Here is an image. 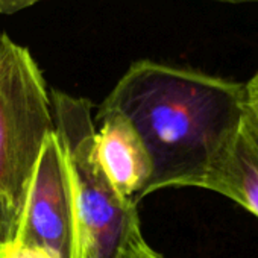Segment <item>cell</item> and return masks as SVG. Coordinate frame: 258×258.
I'll return each mask as SVG.
<instances>
[{
    "label": "cell",
    "mask_w": 258,
    "mask_h": 258,
    "mask_svg": "<svg viewBox=\"0 0 258 258\" xmlns=\"http://www.w3.org/2000/svg\"><path fill=\"white\" fill-rule=\"evenodd\" d=\"M99 111L126 117L140 134L152 173L145 198L214 181L247 114L244 84L149 59L129 66Z\"/></svg>",
    "instance_id": "6da1fadb"
},
{
    "label": "cell",
    "mask_w": 258,
    "mask_h": 258,
    "mask_svg": "<svg viewBox=\"0 0 258 258\" xmlns=\"http://www.w3.org/2000/svg\"><path fill=\"white\" fill-rule=\"evenodd\" d=\"M50 103L55 133L72 170L78 258H118L129 235L140 229L137 204L114 190L96 160L93 103L55 88Z\"/></svg>",
    "instance_id": "7a4b0ae2"
},
{
    "label": "cell",
    "mask_w": 258,
    "mask_h": 258,
    "mask_svg": "<svg viewBox=\"0 0 258 258\" xmlns=\"http://www.w3.org/2000/svg\"><path fill=\"white\" fill-rule=\"evenodd\" d=\"M55 133L50 91L29 49L0 32V196L23 210L46 139Z\"/></svg>",
    "instance_id": "3957f363"
},
{
    "label": "cell",
    "mask_w": 258,
    "mask_h": 258,
    "mask_svg": "<svg viewBox=\"0 0 258 258\" xmlns=\"http://www.w3.org/2000/svg\"><path fill=\"white\" fill-rule=\"evenodd\" d=\"M13 241L55 258L79 256L72 170L56 133L43 145Z\"/></svg>",
    "instance_id": "277c9868"
},
{
    "label": "cell",
    "mask_w": 258,
    "mask_h": 258,
    "mask_svg": "<svg viewBox=\"0 0 258 258\" xmlns=\"http://www.w3.org/2000/svg\"><path fill=\"white\" fill-rule=\"evenodd\" d=\"M96 121L100 124L94 134V152L103 175L120 196L139 205L152 173L140 134L117 112L97 111Z\"/></svg>",
    "instance_id": "5b68a950"
},
{
    "label": "cell",
    "mask_w": 258,
    "mask_h": 258,
    "mask_svg": "<svg viewBox=\"0 0 258 258\" xmlns=\"http://www.w3.org/2000/svg\"><path fill=\"white\" fill-rule=\"evenodd\" d=\"M211 191L258 217V124L249 106Z\"/></svg>",
    "instance_id": "8992f818"
},
{
    "label": "cell",
    "mask_w": 258,
    "mask_h": 258,
    "mask_svg": "<svg viewBox=\"0 0 258 258\" xmlns=\"http://www.w3.org/2000/svg\"><path fill=\"white\" fill-rule=\"evenodd\" d=\"M19 217V211L11 204V201L0 196V250L14 240Z\"/></svg>",
    "instance_id": "52a82bcc"
},
{
    "label": "cell",
    "mask_w": 258,
    "mask_h": 258,
    "mask_svg": "<svg viewBox=\"0 0 258 258\" xmlns=\"http://www.w3.org/2000/svg\"><path fill=\"white\" fill-rule=\"evenodd\" d=\"M118 258H164L157 250H154L142 235V229L134 231L124 241Z\"/></svg>",
    "instance_id": "ba28073f"
},
{
    "label": "cell",
    "mask_w": 258,
    "mask_h": 258,
    "mask_svg": "<svg viewBox=\"0 0 258 258\" xmlns=\"http://www.w3.org/2000/svg\"><path fill=\"white\" fill-rule=\"evenodd\" d=\"M2 258H55L49 252L37 247H26L22 244H17L14 241H10L2 249Z\"/></svg>",
    "instance_id": "9c48e42d"
},
{
    "label": "cell",
    "mask_w": 258,
    "mask_h": 258,
    "mask_svg": "<svg viewBox=\"0 0 258 258\" xmlns=\"http://www.w3.org/2000/svg\"><path fill=\"white\" fill-rule=\"evenodd\" d=\"M244 87H246L249 111H250L252 117L255 118V121L258 124V72L249 79L247 84H244Z\"/></svg>",
    "instance_id": "30bf717a"
},
{
    "label": "cell",
    "mask_w": 258,
    "mask_h": 258,
    "mask_svg": "<svg viewBox=\"0 0 258 258\" xmlns=\"http://www.w3.org/2000/svg\"><path fill=\"white\" fill-rule=\"evenodd\" d=\"M40 0H0V14H13L28 7H32Z\"/></svg>",
    "instance_id": "8fae6325"
},
{
    "label": "cell",
    "mask_w": 258,
    "mask_h": 258,
    "mask_svg": "<svg viewBox=\"0 0 258 258\" xmlns=\"http://www.w3.org/2000/svg\"><path fill=\"white\" fill-rule=\"evenodd\" d=\"M225 2H244V0H225Z\"/></svg>",
    "instance_id": "7c38bea8"
},
{
    "label": "cell",
    "mask_w": 258,
    "mask_h": 258,
    "mask_svg": "<svg viewBox=\"0 0 258 258\" xmlns=\"http://www.w3.org/2000/svg\"><path fill=\"white\" fill-rule=\"evenodd\" d=\"M0 258H2V250H0Z\"/></svg>",
    "instance_id": "4fadbf2b"
}]
</instances>
